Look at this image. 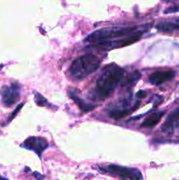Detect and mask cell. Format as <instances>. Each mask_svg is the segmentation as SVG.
I'll list each match as a JSON object with an SVG mask.
<instances>
[{"label": "cell", "mask_w": 179, "mask_h": 180, "mask_svg": "<svg viewBox=\"0 0 179 180\" xmlns=\"http://www.w3.org/2000/svg\"><path fill=\"white\" fill-rule=\"evenodd\" d=\"M131 111H133V110H128V109L114 110V111H111L109 115L112 118H114V119H121V118H124L125 116H127L128 113H130Z\"/></svg>", "instance_id": "13"}, {"label": "cell", "mask_w": 179, "mask_h": 180, "mask_svg": "<svg viewBox=\"0 0 179 180\" xmlns=\"http://www.w3.org/2000/svg\"><path fill=\"white\" fill-rule=\"evenodd\" d=\"M0 180H9V179H7L4 178V177H2V176H0Z\"/></svg>", "instance_id": "19"}, {"label": "cell", "mask_w": 179, "mask_h": 180, "mask_svg": "<svg viewBox=\"0 0 179 180\" xmlns=\"http://www.w3.org/2000/svg\"><path fill=\"white\" fill-rule=\"evenodd\" d=\"M20 85L12 83L10 86H4L2 89V102L4 106L10 107L16 103L20 96Z\"/></svg>", "instance_id": "5"}, {"label": "cell", "mask_w": 179, "mask_h": 180, "mask_svg": "<svg viewBox=\"0 0 179 180\" xmlns=\"http://www.w3.org/2000/svg\"><path fill=\"white\" fill-rule=\"evenodd\" d=\"M23 105H24V104L21 103V104H20V105H18V106H17V108H16V109H15V110H14V111H13V112H12V114H11V116H10V117H9V118H8V120H7V121H6V122H5V124H7V123H9V122H11V121H12V120H13V118H14V117H15V116H16V115H17V114H18V112H19V111H20V109H21V108H22V106H23Z\"/></svg>", "instance_id": "15"}, {"label": "cell", "mask_w": 179, "mask_h": 180, "mask_svg": "<svg viewBox=\"0 0 179 180\" xmlns=\"http://www.w3.org/2000/svg\"><path fill=\"white\" fill-rule=\"evenodd\" d=\"M34 99H35V102L38 105H41V106H45V105H48V101L47 99L42 96L41 95L40 93L38 92H34Z\"/></svg>", "instance_id": "14"}, {"label": "cell", "mask_w": 179, "mask_h": 180, "mask_svg": "<svg viewBox=\"0 0 179 180\" xmlns=\"http://www.w3.org/2000/svg\"><path fill=\"white\" fill-rule=\"evenodd\" d=\"M165 114V112L164 111H162V112H154L152 115H150L149 118H147L144 122L141 124V127L143 128H154L155 127L161 120V119L162 118V116Z\"/></svg>", "instance_id": "9"}, {"label": "cell", "mask_w": 179, "mask_h": 180, "mask_svg": "<svg viewBox=\"0 0 179 180\" xmlns=\"http://www.w3.org/2000/svg\"><path fill=\"white\" fill-rule=\"evenodd\" d=\"M99 59L91 54H84L77 58L70 67V73L76 80H83L99 70Z\"/></svg>", "instance_id": "3"}, {"label": "cell", "mask_w": 179, "mask_h": 180, "mask_svg": "<svg viewBox=\"0 0 179 180\" xmlns=\"http://www.w3.org/2000/svg\"><path fill=\"white\" fill-rule=\"evenodd\" d=\"M22 148H25L26 150H32L35 152L39 156L41 155V153L44 152L49 148V142L45 138L42 137H29L22 143Z\"/></svg>", "instance_id": "6"}, {"label": "cell", "mask_w": 179, "mask_h": 180, "mask_svg": "<svg viewBox=\"0 0 179 180\" xmlns=\"http://www.w3.org/2000/svg\"><path fill=\"white\" fill-rule=\"evenodd\" d=\"M179 130V109L171 112L162 127V131L165 134H172Z\"/></svg>", "instance_id": "7"}, {"label": "cell", "mask_w": 179, "mask_h": 180, "mask_svg": "<svg viewBox=\"0 0 179 180\" xmlns=\"http://www.w3.org/2000/svg\"><path fill=\"white\" fill-rule=\"evenodd\" d=\"M176 73L172 70L165 71H155L149 77V82L154 85H159L165 82L170 81L175 77Z\"/></svg>", "instance_id": "8"}, {"label": "cell", "mask_w": 179, "mask_h": 180, "mask_svg": "<svg viewBox=\"0 0 179 180\" xmlns=\"http://www.w3.org/2000/svg\"><path fill=\"white\" fill-rule=\"evenodd\" d=\"M33 176L37 179L41 180V179H44V176L43 175H41V174H40L39 172H34L33 173Z\"/></svg>", "instance_id": "18"}, {"label": "cell", "mask_w": 179, "mask_h": 180, "mask_svg": "<svg viewBox=\"0 0 179 180\" xmlns=\"http://www.w3.org/2000/svg\"><path fill=\"white\" fill-rule=\"evenodd\" d=\"M99 170L104 172L120 176L122 179H129L130 180H143L141 172L135 168L123 167L116 164H109L106 166H99Z\"/></svg>", "instance_id": "4"}, {"label": "cell", "mask_w": 179, "mask_h": 180, "mask_svg": "<svg viewBox=\"0 0 179 180\" xmlns=\"http://www.w3.org/2000/svg\"><path fill=\"white\" fill-rule=\"evenodd\" d=\"M146 95H147V92L144 91H139L136 93V97H137L138 99H142V98L146 97Z\"/></svg>", "instance_id": "17"}, {"label": "cell", "mask_w": 179, "mask_h": 180, "mask_svg": "<svg viewBox=\"0 0 179 180\" xmlns=\"http://www.w3.org/2000/svg\"><path fill=\"white\" fill-rule=\"evenodd\" d=\"M69 95L75 101V103H77V105L79 106V108L82 111H83V112H90V111H91V110L94 109V107H95L94 105H91L86 103L83 99H80V97L77 95L76 92H74L72 91H69Z\"/></svg>", "instance_id": "10"}, {"label": "cell", "mask_w": 179, "mask_h": 180, "mask_svg": "<svg viewBox=\"0 0 179 180\" xmlns=\"http://www.w3.org/2000/svg\"><path fill=\"white\" fill-rule=\"evenodd\" d=\"M179 12V5H175V6H172V7H170L168 9H166L164 11V13L165 14H168V13H175V12Z\"/></svg>", "instance_id": "16"}, {"label": "cell", "mask_w": 179, "mask_h": 180, "mask_svg": "<svg viewBox=\"0 0 179 180\" xmlns=\"http://www.w3.org/2000/svg\"><path fill=\"white\" fill-rule=\"evenodd\" d=\"M155 28L162 33H172L176 30H179V22L163 21L157 24Z\"/></svg>", "instance_id": "11"}, {"label": "cell", "mask_w": 179, "mask_h": 180, "mask_svg": "<svg viewBox=\"0 0 179 180\" xmlns=\"http://www.w3.org/2000/svg\"><path fill=\"white\" fill-rule=\"evenodd\" d=\"M141 78V73L138 72V71H135L132 74H130L126 80L124 81V83H123V86H126V87H131L133 85H134L136 83V82Z\"/></svg>", "instance_id": "12"}, {"label": "cell", "mask_w": 179, "mask_h": 180, "mask_svg": "<svg viewBox=\"0 0 179 180\" xmlns=\"http://www.w3.org/2000/svg\"><path fill=\"white\" fill-rule=\"evenodd\" d=\"M2 68H3V65H0V70H2Z\"/></svg>", "instance_id": "20"}, {"label": "cell", "mask_w": 179, "mask_h": 180, "mask_svg": "<svg viewBox=\"0 0 179 180\" xmlns=\"http://www.w3.org/2000/svg\"><path fill=\"white\" fill-rule=\"evenodd\" d=\"M137 26H113V27H104L96 30L91 33L88 37L85 38L86 41L96 43L97 45L112 41L123 36H128L134 33Z\"/></svg>", "instance_id": "2"}, {"label": "cell", "mask_w": 179, "mask_h": 180, "mask_svg": "<svg viewBox=\"0 0 179 180\" xmlns=\"http://www.w3.org/2000/svg\"><path fill=\"white\" fill-rule=\"evenodd\" d=\"M124 77V70L112 63L102 70L96 82L93 95L98 99H105L110 97Z\"/></svg>", "instance_id": "1"}]
</instances>
